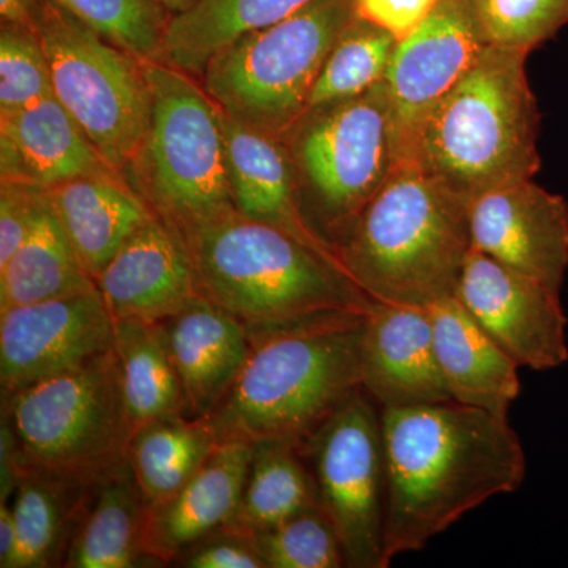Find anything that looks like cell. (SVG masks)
I'll list each match as a JSON object with an SVG mask.
<instances>
[{"label": "cell", "instance_id": "9a60e30c", "mask_svg": "<svg viewBox=\"0 0 568 568\" xmlns=\"http://www.w3.org/2000/svg\"><path fill=\"white\" fill-rule=\"evenodd\" d=\"M470 244L497 263L562 290L568 272V201L519 181L480 194L469 205Z\"/></svg>", "mask_w": 568, "mask_h": 568}, {"label": "cell", "instance_id": "74e56055", "mask_svg": "<svg viewBox=\"0 0 568 568\" xmlns=\"http://www.w3.org/2000/svg\"><path fill=\"white\" fill-rule=\"evenodd\" d=\"M439 0H355L358 17L405 39L432 13Z\"/></svg>", "mask_w": 568, "mask_h": 568}, {"label": "cell", "instance_id": "8992f818", "mask_svg": "<svg viewBox=\"0 0 568 568\" xmlns=\"http://www.w3.org/2000/svg\"><path fill=\"white\" fill-rule=\"evenodd\" d=\"M152 121L126 181L181 234L235 212L226 170L223 114L201 81L145 61Z\"/></svg>", "mask_w": 568, "mask_h": 568}, {"label": "cell", "instance_id": "f35d334b", "mask_svg": "<svg viewBox=\"0 0 568 568\" xmlns=\"http://www.w3.org/2000/svg\"><path fill=\"white\" fill-rule=\"evenodd\" d=\"M24 473L21 448L9 416L2 410L0 424V500H10Z\"/></svg>", "mask_w": 568, "mask_h": 568}, {"label": "cell", "instance_id": "7402d4cb", "mask_svg": "<svg viewBox=\"0 0 568 568\" xmlns=\"http://www.w3.org/2000/svg\"><path fill=\"white\" fill-rule=\"evenodd\" d=\"M440 375L452 402L508 418L521 383L519 365L467 312L457 295L426 306Z\"/></svg>", "mask_w": 568, "mask_h": 568}, {"label": "cell", "instance_id": "d6986e66", "mask_svg": "<svg viewBox=\"0 0 568 568\" xmlns=\"http://www.w3.org/2000/svg\"><path fill=\"white\" fill-rule=\"evenodd\" d=\"M253 444L227 440L178 493L149 507L145 555L155 562L174 564L201 538L233 526L241 510Z\"/></svg>", "mask_w": 568, "mask_h": 568}, {"label": "cell", "instance_id": "5b68a950", "mask_svg": "<svg viewBox=\"0 0 568 568\" xmlns=\"http://www.w3.org/2000/svg\"><path fill=\"white\" fill-rule=\"evenodd\" d=\"M469 205L417 164L399 163L335 242L336 257L373 301L432 305L455 294L473 248Z\"/></svg>", "mask_w": 568, "mask_h": 568}, {"label": "cell", "instance_id": "d6a6232c", "mask_svg": "<svg viewBox=\"0 0 568 568\" xmlns=\"http://www.w3.org/2000/svg\"><path fill=\"white\" fill-rule=\"evenodd\" d=\"M253 537L265 568L346 567L342 540L321 506Z\"/></svg>", "mask_w": 568, "mask_h": 568}, {"label": "cell", "instance_id": "836d02e7", "mask_svg": "<svg viewBox=\"0 0 568 568\" xmlns=\"http://www.w3.org/2000/svg\"><path fill=\"white\" fill-rule=\"evenodd\" d=\"M54 95L50 61L39 32L0 24V115L13 114Z\"/></svg>", "mask_w": 568, "mask_h": 568}, {"label": "cell", "instance_id": "60d3db41", "mask_svg": "<svg viewBox=\"0 0 568 568\" xmlns=\"http://www.w3.org/2000/svg\"><path fill=\"white\" fill-rule=\"evenodd\" d=\"M41 0H0V20L36 29Z\"/></svg>", "mask_w": 568, "mask_h": 568}, {"label": "cell", "instance_id": "d590c367", "mask_svg": "<svg viewBox=\"0 0 568 568\" xmlns=\"http://www.w3.org/2000/svg\"><path fill=\"white\" fill-rule=\"evenodd\" d=\"M186 568H265L252 534L226 526L201 538L175 560Z\"/></svg>", "mask_w": 568, "mask_h": 568}, {"label": "cell", "instance_id": "2e32d148", "mask_svg": "<svg viewBox=\"0 0 568 568\" xmlns=\"http://www.w3.org/2000/svg\"><path fill=\"white\" fill-rule=\"evenodd\" d=\"M361 383L381 409L450 399L426 306L373 302L362 325Z\"/></svg>", "mask_w": 568, "mask_h": 568}, {"label": "cell", "instance_id": "603a6c76", "mask_svg": "<svg viewBox=\"0 0 568 568\" xmlns=\"http://www.w3.org/2000/svg\"><path fill=\"white\" fill-rule=\"evenodd\" d=\"M44 192L93 280L99 278L129 239L156 215L118 171L82 175Z\"/></svg>", "mask_w": 568, "mask_h": 568}, {"label": "cell", "instance_id": "4316f807", "mask_svg": "<svg viewBox=\"0 0 568 568\" xmlns=\"http://www.w3.org/2000/svg\"><path fill=\"white\" fill-rule=\"evenodd\" d=\"M97 287L44 192L31 233L0 267V312Z\"/></svg>", "mask_w": 568, "mask_h": 568}, {"label": "cell", "instance_id": "ab89813d", "mask_svg": "<svg viewBox=\"0 0 568 568\" xmlns=\"http://www.w3.org/2000/svg\"><path fill=\"white\" fill-rule=\"evenodd\" d=\"M18 532L10 500H0V567L11 568L17 552Z\"/></svg>", "mask_w": 568, "mask_h": 568}, {"label": "cell", "instance_id": "8fae6325", "mask_svg": "<svg viewBox=\"0 0 568 568\" xmlns=\"http://www.w3.org/2000/svg\"><path fill=\"white\" fill-rule=\"evenodd\" d=\"M301 450L315 476L321 507L342 540L346 567L384 568L383 409L361 388Z\"/></svg>", "mask_w": 568, "mask_h": 568}, {"label": "cell", "instance_id": "f546056e", "mask_svg": "<svg viewBox=\"0 0 568 568\" xmlns=\"http://www.w3.org/2000/svg\"><path fill=\"white\" fill-rule=\"evenodd\" d=\"M316 506L320 491L301 447L282 440L253 444L235 528L254 536Z\"/></svg>", "mask_w": 568, "mask_h": 568}, {"label": "cell", "instance_id": "6da1fadb", "mask_svg": "<svg viewBox=\"0 0 568 568\" xmlns=\"http://www.w3.org/2000/svg\"><path fill=\"white\" fill-rule=\"evenodd\" d=\"M384 568L521 487L526 452L508 418L448 402L383 409Z\"/></svg>", "mask_w": 568, "mask_h": 568}, {"label": "cell", "instance_id": "ac0fdd59", "mask_svg": "<svg viewBox=\"0 0 568 568\" xmlns=\"http://www.w3.org/2000/svg\"><path fill=\"white\" fill-rule=\"evenodd\" d=\"M222 114L227 181L235 211L246 219L280 227L338 261L334 248L306 220L293 156L286 142L223 111Z\"/></svg>", "mask_w": 568, "mask_h": 568}, {"label": "cell", "instance_id": "277c9868", "mask_svg": "<svg viewBox=\"0 0 568 568\" xmlns=\"http://www.w3.org/2000/svg\"><path fill=\"white\" fill-rule=\"evenodd\" d=\"M528 51L488 44L418 126L405 160L473 203L540 171V111Z\"/></svg>", "mask_w": 568, "mask_h": 568}, {"label": "cell", "instance_id": "83f0119b", "mask_svg": "<svg viewBox=\"0 0 568 568\" xmlns=\"http://www.w3.org/2000/svg\"><path fill=\"white\" fill-rule=\"evenodd\" d=\"M219 444L209 417L160 418L134 429L125 458L153 507L178 493Z\"/></svg>", "mask_w": 568, "mask_h": 568}, {"label": "cell", "instance_id": "e575fe53", "mask_svg": "<svg viewBox=\"0 0 568 568\" xmlns=\"http://www.w3.org/2000/svg\"><path fill=\"white\" fill-rule=\"evenodd\" d=\"M489 44L532 51L568 26V0H474Z\"/></svg>", "mask_w": 568, "mask_h": 568}, {"label": "cell", "instance_id": "ba28073f", "mask_svg": "<svg viewBox=\"0 0 568 568\" xmlns=\"http://www.w3.org/2000/svg\"><path fill=\"white\" fill-rule=\"evenodd\" d=\"M24 469L92 485L125 458L132 424L114 347L2 399Z\"/></svg>", "mask_w": 568, "mask_h": 568}, {"label": "cell", "instance_id": "9c48e42d", "mask_svg": "<svg viewBox=\"0 0 568 568\" xmlns=\"http://www.w3.org/2000/svg\"><path fill=\"white\" fill-rule=\"evenodd\" d=\"M284 142L306 220L334 248L398 166L386 84L381 81L354 99L310 110Z\"/></svg>", "mask_w": 568, "mask_h": 568}, {"label": "cell", "instance_id": "e0dca14e", "mask_svg": "<svg viewBox=\"0 0 568 568\" xmlns=\"http://www.w3.org/2000/svg\"><path fill=\"white\" fill-rule=\"evenodd\" d=\"M95 282L114 321L160 323L200 297L185 241L159 215L129 239Z\"/></svg>", "mask_w": 568, "mask_h": 568}, {"label": "cell", "instance_id": "7c38bea8", "mask_svg": "<svg viewBox=\"0 0 568 568\" xmlns=\"http://www.w3.org/2000/svg\"><path fill=\"white\" fill-rule=\"evenodd\" d=\"M115 321L99 286L0 312L2 399L114 347Z\"/></svg>", "mask_w": 568, "mask_h": 568}, {"label": "cell", "instance_id": "d4e9b609", "mask_svg": "<svg viewBox=\"0 0 568 568\" xmlns=\"http://www.w3.org/2000/svg\"><path fill=\"white\" fill-rule=\"evenodd\" d=\"M313 0H197L171 18L159 61L201 80L224 48L284 20Z\"/></svg>", "mask_w": 568, "mask_h": 568}, {"label": "cell", "instance_id": "f1b7e54d", "mask_svg": "<svg viewBox=\"0 0 568 568\" xmlns=\"http://www.w3.org/2000/svg\"><path fill=\"white\" fill-rule=\"evenodd\" d=\"M114 349L133 432L160 418L186 416L185 398L160 323L115 321Z\"/></svg>", "mask_w": 568, "mask_h": 568}, {"label": "cell", "instance_id": "30bf717a", "mask_svg": "<svg viewBox=\"0 0 568 568\" xmlns=\"http://www.w3.org/2000/svg\"><path fill=\"white\" fill-rule=\"evenodd\" d=\"M36 31L50 61L55 99L108 164L125 174L152 121L145 61L103 39L51 0H41Z\"/></svg>", "mask_w": 568, "mask_h": 568}, {"label": "cell", "instance_id": "52a82bcc", "mask_svg": "<svg viewBox=\"0 0 568 568\" xmlns=\"http://www.w3.org/2000/svg\"><path fill=\"white\" fill-rule=\"evenodd\" d=\"M355 17V0H313L224 48L201 84L224 114L284 140L308 111L324 63Z\"/></svg>", "mask_w": 568, "mask_h": 568}, {"label": "cell", "instance_id": "cb8c5ba5", "mask_svg": "<svg viewBox=\"0 0 568 568\" xmlns=\"http://www.w3.org/2000/svg\"><path fill=\"white\" fill-rule=\"evenodd\" d=\"M149 504L126 458L103 474L89 493L63 566L132 568L145 555Z\"/></svg>", "mask_w": 568, "mask_h": 568}, {"label": "cell", "instance_id": "7a4b0ae2", "mask_svg": "<svg viewBox=\"0 0 568 568\" xmlns=\"http://www.w3.org/2000/svg\"><path fill=\"white\" fill-rule=\"evenodd\" d=\"M365 315L338 313L250 332L244 368L209 416L219 443L282 440L301 447L362 388Z\"/></svg>", "mask_w": 568, "mask_h": 568}, {"label": "cell", "instance_id": "44dd1931", "mask_svg": "<svg viewBox=\"0 0 568 568\" xmlns=\"http://www.w3.org/2000/svg\"><path fill=\"white\" fill-rule=\"evenodd\" d=\"M110 171L115 170L54 95L0 115V182H24L48 190Z\"/></svg>", "mask_w": 568, "mask_h": 568}, {"label": "cell", "instance_id": "b9f144b4", "mask_svg": "<svg viewBox=\"0 0 568 568\" xmlns=\"http://www.w3.org/2000/svg\"><path fill=\"white\" fill-rule=\"evenodd\" d=\"M149 2L162 7V9L166 10L171 17H175V14H181L183 11L192 9L197 0H149Z\"/></svg>", "mask_w": 568, "mask_h": 568}, {"label": "cell", "instance_id": "5bb4252c", "mask_svg": "<svg viewBox=\"0 0 568 568\" xmlns=\"http://www.w3.org/2000/svg\"><path fill=\"white\" fill-rule=\"evenodd\" d=\"M455 295L519 368L549 372L567 364L568 317L559 291L470 248Z\"/></svg>", "mask_w": 568, "mask_h": 568}, {"label": "cell", "instance_id": "4fadbf2b", "mask_svg": "<svg viewBox=\"0 0 568 568\" xmlns=\"http://www.w3.org/2000/svg\"><path fill=\"white\" fill-rule=\"evenodd\" d=\"M488 44L474 0H439L409 36L398 40L384 78L398 164L426 115L473 69Z\"/></svg>", "mask_w": 568, "mask_h": 568}, {"label": "cell", "instance_id": "8d00e7d4", "mask_svg": "<svg viewBox=\"0 0 568 568\" xmlns=\"http://www.w3.org/2000/svg\"><path fill=\"white\" fill-rule=\"evenodd\" d=\"M44 190L24 182H0V267H3L31 233Z\"/></svg>", "mask_w": 568, "mask_h": 568}, {"label": "cell", "instance_id": "ffe728a7", "mask_svg": "<svg viewBox=\"0 0 568 568\" xmlns=\"http://www.w3.org/2000/svg\"><path fill=\"white\" fill-rule=\"evenodd\" d=\"M160 325L181 383L186 416H211L248 358V327L201 295Z\"/></svg>", "mask_w": 568, "mask_h": 568}, {"label": "cell", "instance_id": "1f68e13d", "mask_svg": "<svg viewBox=\"0 0 568 568\" xmlns=\"http://www.w3.org/2000/svg\"><path fill=\"white\" fill-rule=\"evenodd\" d=\"M141 61H159L171 14L149 0H51Z\"/></svg>", "mask_w": 568, "mask_h": 568}, {"label": "cell", "instance_id": "3957f363", "mask_svg": "<svg viewBox=\"0 0 568 568\" xmlns=\"http://www.w3.org/2000/svg\"><path fill=\"white\" fill-rule=\"evenodd\" d=\"M182 237L201 297L222 306L250 332L366 313L375 302L338 261L237 211Z\"/></svg>", "mask_w": 568, "mask_h": 568}, {"label": "cell", "instance_id": "4dcf8cb0", "mask_svg": "<svg viewBox=\"0 0 568 568\" xmlns=\"http://www.w3.org/2000/svg\"><path fill=\"white\" fill-rule=\"evenodd\" d=\"M396 43V37L386 29L357 14L328 54L310 97L308 111L354 99L384 81Z\"/></svg>", "mask_w": 568, "mask_h": 568}, {"label": "cell", "instance_id": "484cf974", "mask_svg": "<svg viewBox=\"0 0 568 568\" xmlns=\"http://www.w3.org/2000/svg\"><path fill=\"white\" fill-rule=\"evenodd\" d=\"M92 485L24 469L11 500L18 532L11 568L63 566Z\"/></svg>", "mask_w": 568, "mask_h": 568}]
</instances>
